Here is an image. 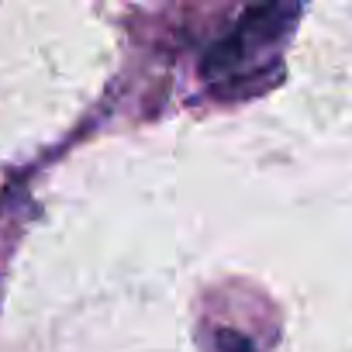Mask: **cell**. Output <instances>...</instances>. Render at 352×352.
Here are the masks:
<instances>
[{"instance_id":"cell-1","label":"cell","mask_w":352,"mask_h":352,"mask_svg":"<svg viewBox=\"0 0 352 352\" xmlns=\"http://www.w3.org/2000/svg\"><path fill=\"white\" fill-rule=\"evenodd\" d=\"M297 18H300L297 4H256V8H249L235 21V28L218 45H211L204 56V76L214 87V94L245 97V83L273 80V69H280L276 49L283 45V38L290 35Z\"/></svg>"},{"instance_id":"cell-2","label":"cell","mask_w":352,"mask_h":352,"mask_svg":"<svg viewBox=\"0 0 352 352\" xmlns=\"http://www.w3.org/2000/svg\"><path fill=\"white\" fill-rule=\"evenodd\" d=\"M218 349H221V352H252V342H249L245 335L232 331V328H221V331H218Z\"/></svg>"}]
</instances>
